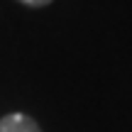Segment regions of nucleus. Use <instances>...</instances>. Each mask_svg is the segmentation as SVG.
<instances>
[{"label":"nucleus","instance_id":"nucleus-2","mask_svg":"<svg viewBox=\"0 0 132 132\" xmlns=\"http://www.w3.org/2000/svg\"><path fill=\"white\" fill-rule=\"evenodd\" d=\"M20 3L29 5V7H44V5H49L52 0H20Z\"/></svg>","mask_w":132,"mask_h":132},{"label":"nucleus","instance_id":"nucleus-1","mask_svg":"<svg viewBox=\"0 0 132 132\" xmlns=\"http://www.w3.org/2000/svg\"><path fill=\"white\" fill-rule=\"evenodd\" d=\"M0 132H42L39 125L24 113H10L0 120Z\"/></svg>","mask_w":132,"mask_h":132}]
</instances>
